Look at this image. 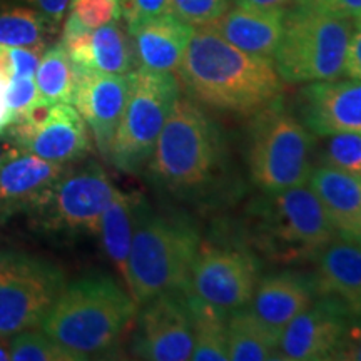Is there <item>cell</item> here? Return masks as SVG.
Masks as SVG:
<instances>
[{
  "mask_svg": "<svg viewBox=\"0 0 361 361\" xmlns=\"http://www.w3.org/2000/svg\"><path fill=\"white\" fill-rule=\"evenodd\" d=\"M179 79L188 96L213 109L252 116L281 96L273 61L239 51L209 27H194Z\"/></svg>",
  "mask_w": 361,
  "mask_h": 361,
  "instance_id": "cell-1",
  "label": "cell"
},
{
  "mask_svg": "<svg viewBox=\"0 0 361 361\" xmlns=\"http://www.w3.org/2000/svg\"><path fill=\"white\" fill-rule=\"evenodd\" d=\"M137 303L114 278L104 274L66 284L40 328L84 360L111 351L137 314Z\"/></svg>",
  "mask_w": 361,
  "mask_h": 361,
  "instance_id": "cell-2",
  "label": "cell"
},
{
  "mask_svg": "<svg viewBox=\"0 0 361 361\" xmlns=\"http://www.w3.org/2000/svg\"><path fill=\"white\" fill-rule=\"evenodd\" d=\"M200 246V231L188 218L152 214L144 204L124 274L135 303L142 306L166 291L184 290Z\"/></svg>",
  "mask_w": 361,
  "mask_h": 361,
  "instance_id": "cell-3",
  "label": "cell"
},
{
  "mask_svg": "<svg viewBox=\"0 0 361 361\" xmlns=\"http://www.w3.org/2000/svg\"><path fill=\"white\" fill-rule=\"evenodd\" d=\"M223 161V137L213 117L191 97H178L157 137L147 168L164 188L189 192L214 179Z\"/></svg>",
  "mask_w": 361,
  "mask_h": 361,
  "instance_id": "cell-4",
  "label": "cell"
},
{
  "mask_svg": "<svg viewBox=\"0 0 361 361\" xmlns=\"http://www.w3.org/2000/svg\"><path fill=\"white\" fill-rule=\"evenodd\" d=\"M252 238L276 263L314 261L338 234L308 184L266 194L252 206Z\"/></svg>",
  "mask_w": 361,
  "mask_h": 361,
  "instance_id": "cell-5",
  "label": "cell"
},
{
  "mask_svg": "<svg viewBox=\"0 0 361 361\" xmlns=\"http://www.w3.org/2000/svg\"><path fill=\"white\" fill-rule=\"evenodd\" d=\"M313 147V133L276 99L255 112L247 126L251 180L266 194L308 184Z\"/></svg>",
  "mask_w": 361,
  "mask_h": 361,
  "instance_id": "cell-6",
  "label": "cell"
},
{
  "mask_svg": "<svg viewBox=\"0 0 361 361\" xmlns=\"http://www.w3.org/2000/svg\"><path fill=\"white\" fill-rule=\"evenodd\" d=\"M353 22L298 6L284 13L273 64L283 82L308 84L343 75Z\"/></svg>",
  "mask_w": 361,
  "mask_h": 361,
  "instance_id": "cell-7",
  "label": "cell"
},
{
  "mask_svg": "<svg viewBox=\"0 0 361 361\" xmlns=\"http://www.w3.org/2000/svg\"><path fill=\"white\" fill-rule=\"evenodd\" d=\"M179 96L178 79L171 72L142 67L129 72V96L112 141L109 162L128 174H139L146 169Z\"/></svg>",
  "mask_w": 361,
  "mask_h": 361,
  "instance_id": "cell-8",
  "label": "cell"
},
{
  "mask_svg": "<svg viewBox=\"0 0 361 361\" xmlns=\"http://www.w3.org/2000/svg\"><path fill=\"white\" fill-rule=\"evenodd\" d=\"M66 284L64 271L51 259L0 247V338L40 326Z\"/></svg>",
  "mask_w": 361,
  "mask_h": 361,
  "instance_id": "cell-9",
  "label": "cell"
},
{
  "mask_svg": "<svg viewBox=\"0 0 361 361\" xmlns=\"http://www.w3.org/2000/svg\"><path fill=\"white\" fill-rule=\"evenodd\" d=\"M109 176L96 162L66 168L27 211L37 229L47 233H99L101 216L114 196Z\"/></svg>",
  "mask_w": 361,
  "mask_h": 361,
  "instance_id": "cell-10",
  "label": "cell"
},
{
  "mask_svg": "<svg viewBox=\"0 0 361 361\" xmlns=\"http://www.w3.org/2000/svg\"><path fill=\"white\" fill-rule=\"evenodd\" d=\"M259 283L256 256L245 247L200 246L184 293L229 314L251 303Z\"/></svg>",
  "mask_w": 361,
  "mask_h": 361,
  "instance_id": "cell-11",
  "label": "cell"
},
{
  "mask_svg": "<svg viewBox=\"0 0 361 361\" xmlns=\"http://www.w3.org/2000/svg\"><path fill=\"white\" fill-rule=\"evenodd\" d=\"M142 306L137 335L133 343L135 358L151 361L191 360L194 346L192 313L184 291H166Z\"/></svg>",
  "mask_w": 361,
  "mask_h": 361,
  "instance_id": "cell-12",
  "label": "cell"
},
{
  "mask_svg": "<svg viewBox=\"0 0 361 361\" xmlns=\"http://www.w3.org/2000/svg\"><path fill=\"white\" fill-rule=\"evenodd\" d=\"M298 119L314 135L361 134V80H316L296 97Z\"/></svg>",
  "mask_w": 361,
  "mask_h": 361,
  "instance_id": "cell-13",
  "label": "cell"
},
{
  "mask_svg": "<svg viewBox=\"0 0 361 361\" xmlns=\"http://www.w3.org/2000/svg\"><path fill=\"white\" fill-rule=\"evenodd\" d=\"M350 316L333 298L316 296L311 306L284 326L279 336V360H329Z\"/></svg>",
  "mask_w": 361,
  "mask_h": 361,
  "instance_id": "cell-14",
  "label": "cell"
},
{
  "mask_svg": "<svg viewBox=\"0 0 361 361\" xmlns=\"http://www.w3.org/2000/svg\"><path fill=\"white\" fill-rule=\"evenodd\" d=\"M128 96L129 74H102L96 71L78 69L74 106L92 133L101 156L107 161L117 128L123 119Z\"/></svg>",
  "mask_w": 361,
  "mask_h": 361,
  "instance_id": "cell-15",
  "label": "cell"
},
{
  "mask_svg": "<svg viewBox=\"0 0 361 361\" xmlns=\"http://www.w3.org/2000/svg\"><path fill=\"white\" fill-rule=\"evenodd\" d=\"M61 44L78 69L124 75L137 67L130 35L117 20L89 30L69 13Z\"/></svg>",
  "mask_w": 361,
  "mask_h": 361,
  "instance_id": "cell-16",
  "label": "cell"
},
{
  "mask_svg": "<svg viewBox=\"0 0 361 361\" xmlns=\"http://www.w3.org/2000/svg\"><path fill=\"white\" fill-rule=\"evenodd\" d=\"M20 151L56 164L69 166L90 151L87 124L71 104L56 102L47 123L32 130H4Z\"/></svg>",
  "mask_w": 361,
  "mask_h": 361,
  "instance_id": "cell-17",
  "label": "cell"
},
{
  "mask_svg": "<svg viewBox=\"0 0 361 361\" xmlns=\"http://www.w3.org/2000/svg\"><path fill=\"white\" fill-rule=\"evenodd\" d=\"M66 168L20 149L0 162V221L27 213Z\"/></svg>",
  "mask_w": 361,
  "mask_h": 361,
  "instance_id": "cell-18",
  "label": "cell"
},
{
  "mask_svg": "<svg viewBox=\"0 0 361 361\" xmlns=\"http://www.w3.org/2000/svg\"><path fill=\"white\" fill-rule=\"evenodd\" d=\"M284 8H261L234 2L209 29L251 56L273 61L284 25Z\"/></svg>",
  "mask_w": 361,
  "mask_h": 361,
  "instance_id": "cell-19",
  "label": "cell"
},
{
  "mask_svg": "<svg viewBox=\"0 0 361 361\" xmlns=\"http://www.w3.org/2000/svg\"><path fill=\"white\" fill-rule=\"evenodd\" d=\"M316 296H328L361 316V243L335 238L316 256Z\"/></svg>",
  "mask_w": 361,
  "mask_h": 361,
  "instance_id": "cell-20",
  "label": "cell"
},
{
  "mask_svg": "<svg viewBox=\"0 0 361 361\" xmlns=\"http://www.w3.org/2000/svg\"><path fill=\"white\" fill-rule=\"evenodd\" d=\"M192 30V25L171 12L128 27L137 67L174 74L183 62Z\"/></svg>",
  "mask_w": 361,
  "mask_h": 361,
  "instance_id": "cell-21",
  "label": "cell"
},
{
  "mask_svg": "<svg viewBox=\"0 0 361 361\" xmlns=\"http://www.w3.org/2000/svg\"><path fill=\"white\" fill-rule=\"evenodd\" d=\"M308 186L323 204L338 238L361 243V178L322 164L311 171Z\"/></svg>",
  "mask_w": 361,
  "mask_h": 361,
  "instance_id": "cell-22",
  "label": "cell"
},
{
  "mask_svg": "<svg viewBox=\"0 0 361 361\" xmlns=\"http://www.w3.org/2000/svg\"><path fill=\"white\" fill-rule=\"evenodd\" d=\"M316 300L313 276L281 271L259 279L250 308L266 324L281 333L284 326Z\"/></svg>",
  "mask_w": 361,
  "mask_h": 361,
  "instance_id": "cell-23",
  "label": "cell"
},
{
  "mask_svg": "<svg viewBox=\"0 0 361 361\" xmlns=\"http://www.w3.org/2000/svg\"><path fill=\"white\" fill-rule=\"evenodd\" d=\"M142 207L144 202L141 197L116 189L99 223L97 236L101 238L104 251L123 278L126 274L130 243H133Z\"/></svg>",
  "mask_w": 361,
  "mask_h": 361,
  "instance_id": "cell-24",
  "label": "cell"
},
{
  "mask_svg": "<svg viewBox=\"0 0 361 361\" xmlns=\"http://www.w3.org/2000/svg\"><path fill=\"white\" fill-rule=\"evenodd\" d=\"M228 356L231 361L279 360L281 333L266 324L251 308H239L228 314Z\"/></svg>",
  "mask_w": 361,
  "mask_h": 361,
  "instance_id": "cell-25",
  "label": "cell"
},
{
  "mask_svg": "<svg viewBox=\"0 0 361 361\" xmlns=\"http://www.w3.org/2000/svg\"><path fill=\"white\" fill-rule=\"evenodd\" d=\"M186 295V293H184ZM192 313V361H228V314L186 295Z\"/></svg>",
  "mask_w": 361,
  "mask_h": 361,
  "instance_id": "cell-26",
  "label": "cell"
},
{
  "mask_svg": "<svg viewBox=\"0 0 361 361\" xmlns=\"http://www.w3.org/2000/svg\"><path fill=\"white\" fill-rule=\"evenodd\" d=\"M34 79L39 96L45 101L74 104L78 69L61 42L45 49Z\"/></svg>",
  "mask_w": 361,
  "mask_h": 361,
  "instance_id": "cell-27",
  "label": "cell"
},
{
  "mask_svg": "<svg viewBox=\"0 0 361 361\" xmlns=\"http://www.w3.org/2000/svg\"><path fill=\"white\" fill-rule=\"evenodd\" d=\"M56 29L25 4L0 2V45L35 47L47 45Z\"/></svg>",
  "mask_w": 361,
  "mask_h": 361,
  "instance_id": "cell-28",
  "label": "cell"
},
{
  "mask_svg": "<svg viewBox=\"0 0 361 361\" xmlns=\"http://www.w3.org/2000/svg\"><path fill=\"white\" fill-rule=\"evenodd\" d=\"M8 355L12 361H80L84 360L45 333L22 331L8 341Z\"/></svg>",
  "mask_w": 361,
  "mask_h": 361,
  "instance_id": "cell-29",
  "label": "cell"
},
{
  "mask_svg": "<svg viewBox=\"0 0 361 361\" xmlns=\"http://www.w3.org/2000/svg\"><path fill=\"white\" fill-rule=\"evenodd\" d=\"M319 159L324 166L361 178V134L340 133L326 135Z\"/></svg>",
  "mask_w": 361,
  "mask_h": 361,
  "instance_id": "cell-30",
  "label": "cell"
},
{
  "mask_svg": "<svg viewBox=\"0 0 361 361\" xmlns=\"http://www.w3.org/2000/svg\"><path fill=\"white\" fill-rule=\"evenodd\" d=\"M229 0H169V11L192 27H204L223 16Z\"/></svg>",
  "mask_w": 361,
  "mask_h": 361,
  "instance_id": "cell-31",
  "label": "cell"
},
{
  "mask_svg": "<svg viewBox=\"0 0 361 361\" xmlns=\"http://www.w3.org/2000/svg\"><path fill=\"white\" fill-rule=\"evenodd\" d=\"M69 13L85 29L94 30L121 19L119 0H71Z\"/></svg>",
  "mask_w": 361,
  "mask_h": 361,
  "instance_id": "cell-32",
  "label": "cell"
},
{
  "mask_svg": "<svg viewBox=\"0 0 361 361\" xmlns=\"http://www.w3.org/2000/svg\"><path fill=\"white\" fill-rule=\"evenodd\" d=\"M39 97L34 78H12L7 87V126L16 123Z\"/></svg>",
  "mask_w": 361,
  "mask_h": 361,
  "instance_id": "cell-33",
  "label": "cell"
},
{
  "mask_svg": "<svg viewBox=\"0 0 361 361\" xmlns=\"http://www.w3.org/2000/svg\"><path fill=\"white\" fill-rule=\"evenodd\" d=\"M168 12H171L169 0H119V13L128 27Z\"/></svg>",
  "mask_w": 361,
  "mask_h": 361,
  "instance_id": "cell-34",
  "label": "cell"
},
{
  "mask_svg": "<svg viewBox=\"0 0 361 361\" xmlns=\"http://www.w3.org/2000/svg\"><path fill=\"white\" fill-rule=\"evenodd\" d=\"M329 360L361 361V316H350L345 331Z\"/></svg>",
  "mask_w": 361,
  "mask_h": 361,
  "instance_id": "cell-35",
  "label": "cell"
},
{
  "mask_svg": "<svg viewBox=\"0 0 361 361\" xmlns=\"http://www.w3.org/2000/svg\"><path fill=\"white\" fill-rule=\"evenodd\" d=\"M300 7L328 16L356 19L361 13V0H295Z\"/></svg>",
  "mask_w": 361,
  "mask_h": 361,
  "instance_id": "cell-36",
  "label": "cell"
},
{
  "mask_svg": "<svg viewBox=\"0 0 361 361\" xmlns=\"http://www.w3.org/2000/svg\"><path fill=\"white\" fill-rule=\"evenodd\" d=\"M45 49H47L45 45H35V47H11L12 78H34Z\"/></svg>",
  "mask_w": 361,
  "mask_h": 361,
  "instance_id": "cell-37",
  "label": "cell"
},
{
  "mask_svg": "<svg viewBox=\"0 0 361 361\" xmlns=\"http://www.w3.org/2000/svg\"><path fill=\"white\" fill-rule=\"evenodd\" d=\"M20 2L37 11L56 30L64 20L71 6V0H20Z\"/></svg>",
  "mask_w": 361,
  "mask_h": 361,
  "instance_id": "cell-38",
  "label": "cell"
},
{
  "mask_svg": "<svg viewBox=\"0 0 361 361\" xmlns=\"http://www.w3.org/2000/svg\"><path fill=\"white\" fill-rule=\"evenodd\" d=\"M343 75L361 80V29H356V32L351 34L345 66H343Z\"/></svg>",
  "mask_w": 361,
  "mask_h": 361,
  "instance_id": "cell-39",
  "label": "cell"
},
{
  "mask_svg": "<svg viewBox=\"0 0 361 361\" xmlns=\"http://www.w3.org/2000/svg\"><path fill=\"white\" fill-rule=\"evenodd\" d=\"M234 2L261 8H286L288 6H291L295 0H234Z\"/></svg>",
  "mask_w": 361,
  "mask_h": 361,
  "instance_id": "cell-40",
  "label": "cell"
},
{
  "mask_svg": "<svg viewBox=\"0 0 361 361\" xmlns=\"http://www.w3.org/2000/svg\"><path fill=\"white\" fill-rule=\"evenodd\" d=\"M11 80L0 78V133L7 126V87Z\"/></svg>",
  "mask_w": 361,
  "mask_h": 361,
  "instance_id": "cell-41",
  "label": "cell"
},
{
  "mask_svg": "<svg viewBox=\"0 0 361 361\" xmlns=\"http://www.w3.org/2000/svg\"><path fill=\"white\" fill-rule=\"evenodd\" d=\"M0 78L6 80L12 79L11 47H6V45H0Z\"/></svg>",
  "mask_w": 361,
  "mask_h": 361,
  "instance_id": "cell-42",
  "label": "cell"
},
{
  "mask_svg": "<svg viewBox=\"0 0 361 361\" xmlns=\"http://www.w3.org/2000/svg\"><path fill=\"white\" fill-rule=\"evenodd\" d=\"M16 151H19L16 142H13L6 133H0V162L6 161L7 157L13 154Z\"/></svg>",
  "mask_w": 361,
  "mask_h": 361,
  "instance_id": "cell-43",
  "label": "cell"
},
{
  "mask_svg": "<svg viewBox=\"0 0 361 361\" xmlns=\"http://www.w3.org/2000/svg\"><path fill=\"white\" fill-rule=\"evenodd\" d=\"M11 360V355H8V345L2 343V338H0V361Z\"/></svg>",
  "mask_w": 361,
  "mask_h": 361,
  "instance_id": "cell-44",
  "label": "cell"
},
{
  "mask_svg": "<svg viewBox=\"0 0 361 361\" xmlns=\"http://www.w3.org/2000/svg\"><path fill=\"white\" fill-rule=\"evenodd\" d=\"M355 27L356 29H361V13L355 19Z\"/></svg>",
  "mask_w": 361,
  "mask_h": 361,
  "instance_id": "cell-45",
  "label": "cell"
}]
</instances>
